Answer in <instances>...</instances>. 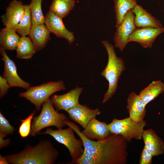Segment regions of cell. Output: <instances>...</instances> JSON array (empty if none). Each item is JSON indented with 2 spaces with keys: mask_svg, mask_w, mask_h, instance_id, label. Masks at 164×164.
I'll return each mask as SVG.
<instances>
[{
  "mask_svg": "<svg viewBox=\"0 0 164 164\" xmlns=\"http://www.w3.org/2000/svg\"><path fill=\"white\" fill-rule=\"evenodd\" d=\"M43 0H31L29 5L32 19V25L44 24L45 16L42 8Z\"/></svg>",
  "mask_w": 164,
  "mask_h": 164,
  "instance_id": "484cf974",
  "label": "cell"
},
{
  "mask_svg": "<svg viewBox=\"0 0 164 164\" xmlns=\"http://www.w3.org/2000/svg\"><path fill=\"white\" fill-rule=\"evenodd\" d=\"M134 17L132 10H129L121 24L116 26V32L114 36V46L121 51L123 50L128 43L130 35L137 28L135 23Z\"/></svg>",
  "mask_w": 164,
  "mask_h": 164,
  "instance_id": "ba28073f",
  "label": "cell"
},
{
  "mask_svg": "<svg viewBox=\"0 0 164 164\" xmlns=\"http://www.w3.org/2000/svg\"><path fill=\"white\" fill-rule=\"evenodd\" d=\"M35 113V111H34L26 119L20 120L21 123L19 128V133L22 138H25L30 135L32 119Z\"/></svg>",
  "mask_w": 164,
  "mask_h": 164,
  "instance_id": "83f0119b",
  "label": "cell"
},
{
  "mask_svg": "<svg viewBox=\"0 0 164 164\" xmlns=\"http://www.w3.org/2000/svg\"><path fill=\"white\" fill-rule=\"evenodd\" d=\"M132 11L135 15V23L137 28H163L160 21L153 16L142 6L137 4Z\"/></svg>",
  "mask_w": 164,
  "mask_h": 164,
  "instance_id": "e0dca14e",
  "label": "cell"
},
{
  "mask_svg": "<svg viewBox=\"0 0 164 164\" xmlns=\"http://www.w3.org/2000/svg\"><path fill=\"white\" fill-rule=\"evenodd\" d=\"M14 128L9 121L0 112V136L4 137L13 133Z\"/></svg>",
  "mask_w": 164,
  "mask_h": 164,
  "instance_id": "f1b7e54d",
  "label": "cell"
},
{
  "mask_svg": "<svg viewBox=\"0 0 164 164\" xmlns=\"http://www.w3.org/2000/svg\"><path fill=\"white\" fill-rule=\"evenodd\" d=\"M4 137L0 136V148L2 149L7 145L9 142V139H4Z\"/></svg>",
  "mask_w": 164,
  "mask_h": 164,
  "instance_id": "1f68e13d",
  "label": "cell"
},
{
  "mask_svg": "<svg viewBox=\"0 0 164 164\" xmlns=\"http://www.w3.org/2000/svg\"><path fill=\"white\" fill-rule=\"evenodd\" d=\"M127 101L129 118L136 122L143 120L146 113V105L139 94L133 92L131 93Z\"/></svg>",
  "mask_w": 164,
  "mask_h": 164,
  "instance_id": "9a60e30c",
  "label": "cell"
},
{
  "mask_svg": "<svg viewBox=\"0 0 164 164\" xmlns=\"http://www.w3.org/2000/svg\"><path fill=\"white\" fill-rule=\"evenodd\" d=\"M0 53L2 56L1 60L4 63L2 77L6 80L10 87H18L26 90L29 88L30 84L23 80L19 76L15 63L8 56L5 50L1 46Z\"/></svg>",
  "mask_w": 164,
  "mask_h": 164,
  "instance_id": "9c48e42d",
  "label": "cell"
},
{
  "mask_svg": "<svg viewBox=\"0 0 164 164\" xmlns=\"http://www.w3.org/2000/svg\"><path fill=\"white\" fill-rule=\"evenodd\" d=\"M108 55L107 63L101 72V75L108 83V89L104 95L102 101L104 104L111 98L115 93L119 79L125 69L123 59L116 55L114 47L106 40L101 41Z\"/></svg>",
  "mask_w": 164,
  "mask_h": 164,
  "instance_id": "3957f363",
  "label": "cell"
},
{
  "mask_svg": "<svg viewBox=\"0 0 164 164\" xmlns=\"http://www.w3.org/2000/svg\"><path fill=\"white\" fill-rule=\"evenodd\" d=\"M66 124L68 127H71L73 130L82 141L84 149V150L89 149L96 145L97 141H94L87 138L82 131H80L79 127L74 123L69 120L66 122Z\"/></svg>",
  "mask_w": 164,
  "mask_h": 164,
  "instance_id": "4316f807",
  "label": "cell"
},
{
  "mask_svg": "<svg viewBox=\"0 0 164 164\" xmlns=\"http://www.w3.org/2000/svg\"><path fill=\"white\" fill-rule=\"evenodd\" d=\"M59 152L51 142L42 141L34 146H27L19 153L5 156L8 163L12 164H53Z\"/></svg>",
  "mask_w": 164,
  "mask_h": 164,
  "instance_id": "7a4b0ae2",
  "label": "cell"
},
{
  "mask_svg": "<svg viewBox=\"0 0 164 164\" xmlns=\"http://www.w3.org/2000/svg\"><path fill=\"white\" fill-rule=\"evenodd\" d=\"M20 37L15 29L5 27L0 31V45L5 50H13L16 49Z\"/></svg>",
  "mask_w": 164,
  "mask_h": 164,
  "instance_id": "ffe728a7",
  "label": "cell"
},
{
  "mask_svg": "<svg viewBox=\"0 0 164 164\" xmlns=\"http://www.w3.org/2000/svg\"><path fill=\"white\" fill-rule=\"evenodd\" d=\"M142 138L145 146L153 156L162 155L164 153V142L161 138L152 128L145 130Z\"/></svg>",
  "mask_w": 164,
  "mask_h": 164,
  "instance_id": "ac0fdd59",
  "label": "cell"
},
{
  "mask_svg": "<svg viewBox=\"0 0 164 164\" xmlns=\"http://www.w3.org/2000/svg\"><path fill=\"white\" fill-rule=\"evenodd\" d=\"M66 115L56 110L51 99H48L42 104L40 114L33 118L30 135L35 136L42 129L50 126L62 129L69 121Z\"/></svg>",
  "mask_w": 164,
  "mask_h": 164,
  "instance_id": "277c9868",
  "label": "cell"
},
{
  "mask_svg": "<svg viewBox=\"0 0 164 164\" xmlns=\"http://www.w3.org/2000/svg\"><path fill=\"white\" fill-rule=\"evenodd\" d=\"M127 142L121 135L111 134L84 150L77 164H126L128 155Z\"/></svg>",
  "mask_w": 164,
  "mask_h": 164,
  "instance_id": "6da1fadb",
  "label": "cell"
},
{
  "mask_svg": "<svg viewBox=\"0 0 164 164\" xmlns=\"http://www.w3.org/2000/svg\"><path fill=\"white\" fill-rule=\"evenodd\" d=\"M116 26L121 22L126 13L137 5V0H114Z\"/></svg>",
  "mask_w": 164,
  "mask_h": 164,
  "instance_id": "cb8c5ba5",
  "label": "cell"
},
{
  "mask_svg": "<svg viewBox=\"0 0 164 164\" xmlns=\"http://www.w3.org/2000/svg\"><path fill=\"white\" fill-rule=\"evenodd\" d=\"M153 156L151 152L144 146L141 153L139 164H151Z\"/></svg>",
  "mask_w": 164,
  "mask_h": 164,
  "instance_id": "f546056e",
  "label": "cell"
},
{
  "mask_svg": "<svg viewBox=\"0 0 164 164\" xmlns=\"http://www.w3.org/2000/svg\"><path fill=\"white\" fill-rule=\"evenodd\" d=\"M83 91L81 87H76L62 95H54L51 101L57 111L61 110L67 111L74 106L80 104L79 99Z\"/></svg>",
  "mask_w": 164,
  "mask_h": 164,
  "instance_id": "4fadbf2b",
  "label": "cell"
},
{
  "mask_svg": "<svg viewBox=\"0 0 164 164\" xmlns=\"http://www.w3.org/2000/svg\"><path fill=\"white\" fill-rule=\"evenodd\" d=\"M74 131L70 127L66 129L54 130L48 128L42 134L50 135L59 143L64 145L68 149L72 158L71 164H77L84 150L83 144L80 139L75 137Z\"/></svg>",
  "mask_w": 164,
  "mask_h": 164,
  "instance_id": "5b68a950",
  "label": "cell"
},
{
  "mask_svg": "<svg viewBox=\"0 0 164 164\" xmlns=\"http://www.w3.org/2000/svg\"><path fill=\"white\" fill-rule=\"evenodd\" d=\"M82 132L88 139L98 141L105 139L111 134L108 124L98 120L95 118L90 121Z\"/></svg>",
  "mask_w": 164,
  "mask_h": 164,
  "instance_id": "2e32d148",
  "label": "cell"
},
{
  "mask_svg": "<svg viewBox=\"0 0 164 164\" xmlns=\"http://www.w3.org/2000/svg\"><path fill=\"white\" fill-rule=\"evenodd\" d=\"M50 33L45 24L32 25L29 35L36 51L45 46L50 39Z\"/></svg>",
  "mask_w": 164,
  "mask_h": 164,
  "instance_id": "d6986e66",
  "label": "cell"
},
{
  "mask_svg": "<svg viewBox=\"0 0 164 164\" xmlns=\"http://www.w3.org/2000/svg\"><path fill=\"white\" fill-rule=\"evenodd\" d=\"M0 164H9L5 157L1 155L0 156Z\"/></svg>",
  "mask_w": 164,
  "mask_h": 164,
  "instance_id": "d6a6232c",
  "label": "cell"
},
{
  "mask_svg": "<svg viewBox=\"0 0 164 164\" xmlns=\"http://www.w3.org/2000/svg\"><path fill=\"white\" fill-rule=\"evenodd\" d=\"M67 112L71 119L84 129L91 119L101 113L98 108L91 109L80 104L74 106Z\"/></svg>",
  "mask_w": 164,
  "mask_h": 164,
  "instance_id": "5bb4252c",
  "label": "cell"
},
{
  "mask_svg": "<svg viewBox=\"0 0 164 164\" xmlns=\"http://www.w3.org/2000/svg\"><path fill=\"white\" fill-rule=\"evenodd\" d=\"M164 91V84L161 80L153 81L140 92L139 95L146 105Z\"/></svg>",
  "mask_w": 164,
  "mask_h": 164,
  "instance_id": "44dd1931",
  "label": "cell"
},
{
  "mask_svg": "<svg viewBox=\"0 0 164 164\" xmlns=\"http://www.w3.org/2000/svg\"><path fill=\"white\" fill-rule=\"evenodd\" d=\"M10 87L6 80L3 77L0 76V97H3Z\"/></svg>",
  "mask_w": 164,
  "mask_h": 164,
  "instance_id": "4dcf8cb0",
  "label": "cell"
},
{
  "mask_svg": "<svg viewBox=\"0 0 164 164\" xmlns=\"http://www.w3.org/2000/svg\"><path fill=\"white\" fill-rule=\"evenodd\" d=\"M62 19L49 10L45 16L44 24L50 33L65 39L71 44L75 40L74 33L67 29Z\"/></svg>",
  "mask_w": 164,
  "mask_h": 164,
  "instance_id": "30bf717a",
  "label": "cell"
},
{
  "mask_svg": "<svg viewBox=\"0 0 164 164\" xmlns=\"http://www.w3.org/2000/svg\"><path fill=\"white\" fill-rule=\"evenodd\" d=\"M147 125L144 120L136 122L127 117L122 119H114L108 125L111 134L121 135L130 142L133 139L142 138L144 128Z\"/></svg>",
  "mask_w": 164,
  "mask_h": 164,
  "instance_id": "52a82bcc",
  "label": "cell"
},
{
  "mask_svg": "<svg viewBox=\"0 0 164 164\" xmlns=\"http://www.w3.org/2000/svg\"><path fill=\"white\" fill-rule=\"evenodd\" d=\"M25 13L24 5L20 1L13 0L6 7L5 12L1 16L5 27L15 29Z\"/></svg>",
  "mask_w": 164,
  "mask_h": 164,
  "instance_id": "7c38bea8",
  "label": "cell"
},
{
  "mask_svg": "<svg viewBox=\"0 0 164 164\" xmlns=\"http://www.w3.org/2000/svg\"><path fill=\"white\" fill-rule=\"evenodd\" d=\"M75 3V0H52L49 9L63 19L73 9Z\"/></svg>",
  "mask_w": 164,
  "mask_h": 164,
  "instance_id": "603a6c76",
  "label": "cell"
},
{
  "mask_svg": "<svg viewBox=\"0 0 164 164\" xmlns=\"http://www.w3.org/2000/svg\"><path fill=\"white\" fill-rule=\"evenodd\" d=\"M25 13L24 16L15 29L21 36L29 35L32 26L31 13L29 5H24Z\"/></svg>",
  "mask_w": 164,
  "mask_h": 164,
  "instance_id": "d4e9b609",
  "label": "cell"
},
{
  "mask_svg": "<svg viewBox=\"0 0 164 164\" xmlns=\"http://www.w3.org/2000/svg\"><path fill=\"white\" fill-rule=\"evenodd\" d=\"M16 57L20 59H30L36 49L29 37L21 36L15 49Z\"/></svg>",
  "mask_w": 164,
  "mask_h": 164,
  "instance_id": "7402d4cb",
  "label": "cell"
},
{
  "mask_svg": "<svg viewBox=\"0 0 164 164\" xmlns=\"http://www.w3.org/2000/svg\"><path fill=\"white\" fill-rule=\"evenodd\" d=\"M164 32V28H137L129 36L128 42H135L143 48H151L156 38Z\"/></svg>",
  "mask_w": 164,
  "mask_h": 164,
  "instance_id": "8fae6325",
  "label": "cell"
},
{
  "mask_svg": "<svg viewBox=\"0 0 164 164\" xmlns=\"http://www.w3.org/2000/svg\"><path fill=\"white\" fill-rule=\"evenodd\" d=\"M66 87L62 80L50 81L41 85L30 87L19 94L20 97L26 98L39 111L41 105L56 92L64 90Z\"/></svg>",
  "mask_w": 164,
  "mask_h": 164,
  "instance_id": "8992f818",
  "label": "cell"
}]
</instances>
